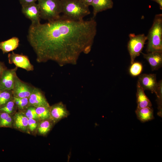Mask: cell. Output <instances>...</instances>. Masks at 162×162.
I'll return each instance as SVG.
<instances>
[{
	"mask_svg": "<svg viewBox=\"0 0 162 162\" xmlns=\"http://www.w3.org/2000/svg\"><path fill=\"white\" fill-rule=\"evenodd\" d=\"M25 110L26 111L25 115L28 118H33L36 120H39L35 107L29 106Z\"/></svg>",
	"mask_w": 162,
	"mask_h": 162,
	"instance_id": "4316f807",
	"label": "cell"
},
{
	"mask_svg": "<svg viewBox=\"0 0 162 162\" xmlns=\"http://www.w3.org/2000/svg\"><path fill=\"white\" fill-rule=\"evenodd\" d=\"M34 87L22 81L17 75L12 90L13 96L19 98H28Z\"/></svg>",
	"mask_w": 162,
	"mask_h": 162,
	"instance_id": "8992f818",
	"label": "cell"
},
{
	"mask_svg": "<svg viewBox=\"0 0 162 162\" xmlns=\"http://www.w3.org/2000/svg\"><path fill=\"white\" fill-rule=\"evenodd\" d=\"M13 97L12 90H5L1 91L0 95V107L11 100Z\"/></svg>",
	"mask_w": 162,
	"mask_h": 162,
	"instance_id": "cb8c5ba5",
	"label": "cell"
},
{
	"mask_svg": "<svg viewBox=\"0 0 162 162\" xmlns=\"http://www.w3.org/2000/svg\"><path fill=\"white\" fill-rule=\"evenodd\" d=\"M38 0H19L20 3L21 5H25L32 3L35 2Z\"/></svg>",
	"mask_w": 162,
	"mask_h": 162,
	"instance_id": "f1b7e54d",
	"label": "cell"
},
{
	"mask_svg": "<svg viewBox=\"0 0 162 162\" xmlns=\"http://www.w3.org/2000/svg\"></svg>",
	"mask_w": 162,
	"mask_h": 162,
	"instance_id": "836d02e7",
	"label": "cell"
},
{
	"mask_svg": "<svg viewBox=\"0 0 162 162\" xmlns=\"http://www.w3.org/2000/svg\"><path fill=\"white\" fill-rule=\"evenodd\" d=\"M148 53L162 52V14H156L147 36Z\"/></svg>",
	"mask_w": 162,
	"mask_h": 162,
	"instance_id": "3957f363",
	"label": "cell"
},
{
	"mask_svg": "<svg viewBox=\"0 0 162 162\" xmlns=\"http://www.w3.org/2000/svg\"><path fill=\"white\" fill-rule=\"evenodd\" d=\"M18 68L6 69L3 72L0 79V89L12 90L16 74Z\"/></svg>",
	"mask_w": 162,
	"mask_h": 162,
	"instance_id": "ba28073f",
	"label": "cell"
},
{
	"mask_svg": "<svg viewBox=\"0 0 162 162\" xmlns=\"http://www.w3.org/2000/svg\"><path fill=\"white\" fill-rule=\"evenodd\" d=\"M157 97V102L158 104V115L162 117V81L161 80L158 82L155 94Z\"/></svg>",
	"mask_w": 162,
	"mask_h": 162,
	"instance_id": "7402d4cb",
	"label": "cell"
},
{
	"mask_svg": "<svg viewBox=\"0 0 162 162\" xmlns=\"http://www.w3.org/2000/svg\"><path fill=\"white\" fill-rule=\"evenodd\" d=\"M19 38L16 37L0 42V49L3 53L13 51L19 46Z\"/></svg>",
	"mask_w": 162,
	"mask_h": 162,
	"instance_id": "e0dca14e",
	"label": "cell"
},
{
	"mask_svg": "<svg viewBox=\"0 0 162 162\" xmlns=\"http://www.w3.org/2000/svg\"><path fill=\"white\" fill-rule=\"evenodd\" d=\"M7 68L4 63L0 61V79L4 71Z\"/></svg>",
	"mask_w": 162,
	"mask_h": 162,
	"instance_id": "f546056e",
	"label": "cell"
},
{
	"mask_svg": "<svg viewBox=\"0 0 162 162\" xmlns=\"http://www.w3.org/2000/svg\"><path fill=\"white\" fill-rule=\"evenodd\" d=\"M50 106H40L36 108V111L39 120L50 118Z\"/></svg>",
	"mask_w": 162,
	"mask_h": 162,
	"instance_id": "ffe728a7",
	"label": "cell"
},
{
	"mask_svg": "<svg viewBox=\"0 0 162 162\" xmlns=\"http://www.w3.org/2000/svg\"><path fill=\"white\" fill-rule=\"evenodd\" d=\"M137 82L144 90H148L152 93L156 94L158 82L155 74H143L139 75Z\"/></svg>",
	"mask_w": 162,
	"mask_h": 162,
	"instance_id": "30bf717a",
	"label": "cell"
},
{
	"mask_svg": "<svg viewBox=\"0 0 162 162\" xmlns=\"http://www.w3.org/2000/svg\"><path fill=\"white\" fill-rule=\"evenodd\" d=\"M136 96L137 105V108L152 107V104L151 102L146 95L144 89L138 82L137 84Z\"/></svg>",
	"mask_w": 162,
	"mask_h": 162,
	"instance_id": "9a60e30c",
	"label": "cell"
},
{
	"mask_svg": "<svg viewBox=\"0 0 162 162\" xmlns=\"http://www.w3.org/2000/svg\"><path fill=\"white\" fill-rule=\"evenodd\" d=\"M144 58L148 62L152 70H157L162 65V52H154L147 54L142 53Z\"/></svg>",
	"mask_w": 162,
	"mask_h": 162,
	"instance_id": "4fadbf2b",
	"label": "cell"
},
{
	"mask_svg": "<svg viewBox=\"0 0 162 162\" xmlns=\"http://www.w3.org/2000/svg\"><path fill=\"white\" fill-rule=\"evenodd\" d=\"M94 18L74 21L61 18L41 24H31L28 41L39 63L52 61L60 66L76 64L80 54L91 51L97 32Z\"/></svg>",
	"mask_w": 162,
	"mask_h": 162,
	"instance_id": "6da1fadb",
	"label": "cell"
},
{
	"mask_svg": "<svg viewBox=\"0 0 162 162\" xmlns=\"http://www.w3.org/2000/svg\"><path fill=\"white\" fill-rule=\"evenodd\" d=\"M129 36L128 49L132 64L134 62L136 58L141 53L147 38L144 34L136 35L134 33H130Z\"/></svg>",
	"mask_w": 162,
	"mask_h": 162,
	"instance_id": "5b68a950",
	"label": "cell"
},
{
	"mask_svg": "<svg viewBox=\"0 0 162 162\" xmlns=\"http://www.w3.org/2000/svg\"><path fill=\"white\" fill-rule=\"evenodd\" d=\"M50 118L55 123L67 118L69 115L66 106L62 102L56 103L50 107Z\"/></svg>",
	"mask_w": 162,
	"mask_h": 162,
	"instance_id": "8fae6325",
	"label": "cell"
},
{
	"mask_svg": "<svg viewBox=\"0 0 162 162\" xmlns=\"http://www.w3.org/2000/svg\"><path fill=\"white\" fill-rule=\"evenodd\" d=\"M55 123L50 118L41 120L38 125V131L42 135H46L50 130Z\"/></svg>",
	"mask_w": 162,
	"mask_h": 162,
	"instance_id": "d6986e66",
	"label": "cell"
},
{
	"mask_svg": "<svg viewBox=\"0 0 162 162\" xmlns=\"http://www.w3.org/2000/svg\"><path fill=\"white\" fill-rule=\"evenodd\" d=\"M13 99L16 107L20 110H25L29 106L28 98H19L13 96Z\"/></svg>",
	"mask_w": 162,
	"mask_h": 162,
	"instance_id": "d4e9b609",
	"label": "cell"
},
{
	"mask_svg": "<svg viewBox=\"0 0 162 162\" xmlns=\"http://www.w3.org/2000/svg\"><path fill=\"white\" fill-rule=\"evenodd\" d=\"M113 4L112 0H93L90 5L93 9L92 18L98 13L112 8Z\"/></svg>",
	"mask_w": 162,
	"mask_h": 162,
	"instance_id": "5bb4252c",
	"label": "cell"
},
{
	"mask_svg": "<svg viewBox=\"0 0 162 162\" xmlns=\"http://www.w3.org/2000/svg\"><path fill=\"white\" fill-rule=\"evenodd\" d=\"M62 16L64 18L74 20L81 21L90 14L89 7L79 0H60Z\"/></svg>",
	"mask_w": 162,
	"mask_h": 162,
	"instance_id": "7a4b0ae2",
	"label": "cell"
},
{
	"mask_svg": "<svg viewBox=\"0 0 162 162\" xmlns=\"http://www.w3.org/2000/svg\"><path fill=\"white\" fill-rule=\"evenodd\" d=\"M8 57L9 63L14 64L18 68H22L28 71L34 70V66L26 55L17 54L12 51L8 54Z\"/></svg>",
	"mask_w": 162,
	"mask_h": 162,
	"instance_id": "52a82bcc",
	"label": "cell"
},
{
	"mask_svg": "<svg viewBox=\"0 0 162 162\" xmlns=\"http://www.w3.org/2000/svg\"><path fill=\"white\" fill-rule=\"evenodd\" d=\"M41 19L48 21L60 19L62 13L60 0H38Z\"/></svg>",
	"mask_w": 162,
	"mask_h": 162,
	"instance_id": "277c9868",
	"label": "cell"
},
{
	"mask_svg": "<svg viewBox=\"0 0 162 162\" xmlns=\"http://www.w3.org/2000/svg\"><path fill=\"white\" fill-rule=\"evenodd\" d=\"M28 98L29 106H32L35 107L40 106H50L44 94L38 88L34 87Z\"/></svg>",
	"mask_w": 162,
	"mask_h": 162,
	"instance_id": "7c38bea8",
	"label": "cell"
},
{
	"mask_svg": "<svg viewBox=\"0 0 162 162\" xmlns=\"http://www.w3.org/2000/svg\"><path fill=\"white\" fill-rule=\"evenodd\" d=\"M16 107V106L12 98L4 105L0 107V112H5L11 115Z\"/></svg>",
	"mask_w": 162,
	"mask_h": 162,
	"instance_id": "484cf974",
	"label": "cell"
},
{
	"mask_svg": "<svg viewBox=\"0 0 162 162\" xmlns=\"http://www.w3.org/2000/svg\"><path fill=\"white\" fill-rule=\"evenodd\" d=\"M13 119L10 114L4 112H0V128L11 127Z\"/></svg>",
	"mask_w": 162,
	"mask_h": 162,
	"instance_id": "44dd1931",
	"label": "cell"
},
{
	"mask_svg": "<svg viewBox=\"0 0 162 162\" xmlns=\"http://www.w3.org/2000/svg\"><path fill=\"white\" fill-rule=\"evenodd\" d=\"M1 92V90L0 89V95Z\"/></svg>",
	"mask_w": 162,
	"mask_h": 162,
	"instance_id": "d6a6232c",
	"label": "cell"
},
{
	"mask_svg": "<svg viewBox=\"0 0 162 162\" xmlns=\"http://www.w3.org/2000/svg\"><path fill=\"white\" fill-rule=\"evenodd\" d=\"M22 12L27 18L31 21V24L40 22V12L38 4L34 2L22 5Z\"/></svg>",
	"mask_w": 162,
	"mask_h": 162,
	"instance_id": "9c48e42d",
	"label": "cell"
},
{
	"mask_svg": "<svg viewBox=\"0 0 162 162\" xmlns=\"http://www.w3.org/2000/svg\"><path fill=\"white\" fill-rule=\"evenodd\" d=\"M137 118L142 122H145L154 118L153 110L152 107L137 108L135 111Z\"/></svg>",
	"mask_w": 162,
	"mask_h": 162,
	"instance_id": "2e32d148",
	"label": "cell"
},
{
	"mask_svg": "<svg viewBox=\"0 0 162 162\" xmlns=\"http://www.w3.org/2000/svg\"><path fill=\"white\" fill-rule=\"evenodd\" d=\"M152 1H154L158 3L160 7V8L161 10L162 9V0H151Z\"/></svg>",
	"mask_w": 162,
	"mask_h": 162,
	"instance_id": "1f68e13d",
	"label": "cell"
},
{
	"mask_svg": "<svg viewBox=\"0 0 162 162\" xmlns=\"http://www.w3.org/2000/svg\"><path fill=\"white\" fill-rule=\"evenodd\" d=\"M23 113H16L14 116V124L15 127L23 131L26 130L28 126V118Z\"/></svg>",
	"mask_w": 162,
	"mask_h": 162,
	"instance_id": "ac0fdd59",
	"label": "cell"
},
{
	"mask_svg": "<svg viewBox=\"0 0 162 162\" xmlns=\"http://www.w3.org/2000/svg\"><path fill=\"white\" fill-rule=\"evenodd\" d=\"M129 69L130 74L133 76H139L142 72L143 66L141 63L136 62L131 64Z\"/></svg>",
	"mask_w": 162,
	"mask_h": 162,
	"instance_id": "603a6c76",
	"label": "cell"
},
{
	"mask_svg": "<svg viewBox=\"0 0 162 162\" xmlns=\"http://www.w3.org/2000/svg\"><path fill=\"white\" fill-rule=\"evenodd\" d=\"M38 125L36 120L33 118H29L28 121V126L29 130L32 131L34 130Z\"/></svg>",
	"mask_w": 162,
	"mask_h": 162,
	"instance_id": "83f0119b",
	"label": "cell"
},
{
	"mask_svg": "<svg viewBox=\"0 0 162 162\" xmlns=\"http://www.w3.org/2000/svg\"><path fill=\"white\" fill-rule=\"evenodd\" d=\"M86 5L89 6L92 2L93 0H79Z\"/></svg>",
	"mask_w": 162,
	"mask_h": 162,
	"instance_id": "4dcf8cb0",
	"label": "cell"
}]
</instances>
